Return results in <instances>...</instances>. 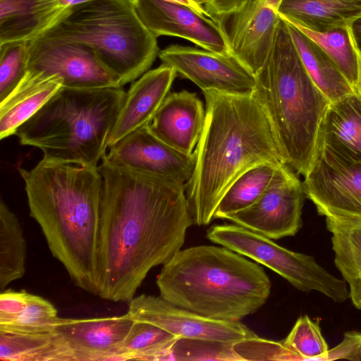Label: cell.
Returning a JSON list of instances; mask_svg holds the SVG:
<instances>
[{"mask_svg": "<svg viewBox=\"0 0 361 361\" xmlns=\"http://www.w3.org/2000/svg\"><path fill=\"white\" fill-rule=\"evenodd\" d=\"M98 170L103 196L95 295L128 303L149 271L180 250L194 224L186 184L104 159Z\"/></svg>", "mask_w": 361, "mask_h": 361, "instance_id": "1", "label": "cell"}, {"mask_svg": "<svg viewBox=\"0 0 361 361\" xmlns=\"http://www.w3.org/2000/svg\"><path fill=\"white\" fill-rule=\"evenodd\" d=\"M205 120L185 194L193 224L208 225L230 185L262 164H286L270 123L253 92L202 91Z\"/></svg>", "mask_w": 361, "mask_h": 361, "instance_id": "2", "label": "cell"}, {"mask_svg": "<svg viewBox=\"0 0 361 361\" xmlns=\"http://www.w3.org/2000/svg\"><path fill=\"white\" fill-rule=\"evenodd\" d=\"M18 171L52 255L75 286L95 295L103 196L98 168L42 159Z\"/></svg>", "mask_w": 361, "mask_h": 361, "instance_id": "3", "label": "cell"}, {"mask_svg": "<svg viewBox=\"0 0 361 361\" xmlns=\"http://www.w3.org/2000/svg\"><path fill=\"white\" fill-rule=\"evenodd\" d=\"M160 296L204 317L240 321L267 302L271 281L262 267L224 246L180 250L157 278Z\"/></svg>", "mask_w": 361, "mask_h": 361, "instance_id": "4", "label": "cell"}, {"mask_svg": "<svg viewBox=\"0 0 361 361\" xmlns=\"http://www.w3.org/2000/svg\"><path fill=\"white\" fill-rule=\"evenodd\" d=\"M255 78L253 94L285 163L304 176L314 160L321 123L331 102L309 75L281 17L269 54Z\"/></svg>", "mask_w": 361, "mask_h": 361, "instance_id": "5", "label": "cell"}, {"mask_svg": "<svg viewBox=\"0 0 361 361\" xmlns=\"http://www.w3.org/2000/svg\"><path fill=\"white\" fill-rule=\"evenodd\" d=\"M123 87L59 89L16 130L23 145L43 159L98 168L124 102Z\"/></svg>", "mask_w": 361, "mask_h": 361, "instance_id": "6", "label": "cell"}, {"mask_svg": "<svg viewBox=\"0 0 361 361\" xmlns=\"http://www.w3.org/2000/svg\"><path fill=\"white\" fill-rule=\"evenodd\" d=\"M39 35L90 47L122 87L148 71L159 53L157 37L139 17L133 0H91L74 6Z\"/></svg>", "mask_w": 361, "mask_h": 361, "instance_id": "7", "label": "cell"}, {"mask_svg": "<svg viewBox=\"0 0 361 361\" xmlns=\"http://www.w3.org/2000/svg\"><path fill=\"white\" fill-rule=\"evenodd\" d=\"M207 238L269 268L299 290L317 291L336 302L350 298L346 282L331 274L312 256L289 250L258 233L236 224L216 225L208 229Z\"/></svg>", "mask_w": 361, "mask_h": 361, "instance_id": "8", "label": "cell"}, {"mask_svg": "<svg viewBox=\"0 0 361 361\" xmlns=\"http://www.w3.org/2000/svg\"><path fill=\"white\" fill-rule=\"evenodd\" d=\"M44 78L57 76L67 88L122 87L86 44L39 35L28 41L25 75Z\"/></svg>", "mask_w": 361, "mask_h": 361, "instance_id": "9", "label": "cell"}, {"mask_svg": "<svg viewBox=\"0 0 361 361\" xmlns=\"http://www.w3.org/2000/svg\"><path fill=\"white\" fill-rule=\"evenodd\" d=\"M305 197L298 173L283 164L276 168L269 184L252 204L224 219L272 240L293 236L302 226Z\"/></svg>", "mask_w": 361, "mask_h": 361, "instance_id": "10", "label": "cell"}, {"mask_svg": "<svg viewBox=\"0 0 361 361\" xmlns=\"http://www.w3.org/2000/svg\"><path fill=\"white\" fill-rule=\"evenodd\" d=\"M302 182L319 215L361 219V163L343 159L318 145Z\"/></svg>", "mask_w": 361, "mask_h": 361, "instance_id": "11", "label": "cell"}, {"mask_svg": "<svg viewBox=\"0 0 361 361\" xmlns=\"http://www.w3.org/2000/svg\"><path fill=\"white\" fill-rule=\"evenodd\" d=\"M135 320L128 314L89 319L59 317L47 361H120L118 348Z\"/></svg>", "mask_w": 361, "mask_h": 361, "instance_id": "12", "label": "cell"}, {"mask_svg": "<svg viewBox=\"0 0 361 361\" xmlns=\"http://www.w3.org/2000/svg\"><path fill=\"white\" fill-rule=\"evenodd\" d=\"M127 313L135 321L156 325L179 338L235 343L257 336L240 321L208 318L179 307L161 296H135L128 302Z\"/></svg>", "mask_w": 361, "mask_h": 361, "instance_id": "13", "label": "cell"}, {"mask_svg": "<svg viewBox=\"0 0 361 361\" xmlns=\"http://www.w3.org/2000/svg\"><path fill=\"white\" fill-rule=\"evenodd\" d=\"M162 63L188 79L202 91L233 94L253 92L255 75L231 54H221L191 47L171 45L159 51Z\"/></svg>", "mask_w": 361, "mask_h": 361, "instance_id": "14", "label": "cell"}, {"mask_svg": "<svg viewBox=\"0 0 361 361\" xmlns=\"http://www.w3.org/2000/svg\"><path fill=\"white\" fill-rule=\"evenodd\" d=\"M104 157L109 164L186 184L195 168L196 152L183 153L142 126L109 147Z\"/></svg>", "mask_w": 361, "mask_h": 361, "instance_id": "15", "label": "cell"}, {"mask_svg": "<svg viewBox=\"0 0 361 361\" xmlns=\"http://www.w3.org/2000/svg\"><path fill=\"white\" fill-rule=\"evenodd\" d=\"M145 26L157 37H178L203 49L231 54L222 23L191 7L166 0H133Z\"/></svg>", "mask_w": 361, "mask_h": 361, "instance_id": "16", "label": "cell"}, {"mask_svg": "<svg viewBox=\"0 0 361 361\" xmlns=\"http://www.w3.org/2000/svg\"><path fill=\"white\" fill-rule=\"evenodd\" d=\"M280 0H256L223 20L231 54L254 75L264 63L271 49L281 18Z\"/></svg>", "mask_w": 361, "mask_h": 361, "instance_id": "17", "label": "cell"}, {"mask_svg": "<svg viewBox=\"0 0 361 361\" xmlns=\"http://www.w3.org/2000/svg\"><path fill=\"white\" fill-rule=\"evenodd\" d=\"M205 120L202 102L194 92H169L149 124L152 133L173 148L187 154L195 151Z\"/></svg>", "mask_w": 361, "mask_h": 361, "instance_id": "18", "label": "cell"}, {"mask_svg": "<svg viewBox=\"0 0 361 361\" xmlns=\"http://www.w3.org/2000/svg\"><path fill=\"white\" fill-rule=\"evenodd\" d=\"M176 71L162 63L132 82L111 130L109 147L132 131L150 123L176 77Z\"/></svg>", "mask_w": 361, "mask_h": 361, "instance_id": "19", "label": "cell"}, {"mask_svg": "<svg viewBox=\"0 0 361 361\" xmlns=\"http://www.w3.org/2000/svg\"><path fill=\"white\" fill-rule=\"evenodd\" d=\"M317 144L343 159L361 163L360 90L331 102L321 123Z\"/></svg>", "mask_w": 361, "mask_h": 361, "instance_id": "20", "label": "cell"}, {"mask_svg": "<svg viewBox=\"0 0 361 361\" xmlns=\"http://www.w3.org/2000/svg\"><path fill=\"white\" fill-rule=\"evenodd\" d=\"M279 16L286 21L314 32H326L348 24L361 16L355 0H280Z\"/></svg>", "mask_w": 361, "mask_h": 361, "instance_id": "21", "label": "cell"}, {"mask_svg": "<svg viewBox=\"0 0 361 361\" xmlns=\"http://www.w3.org/2000/svg\"><path fill=\"white\" fill-rule=\"evenodd\" d=\"M57 76L24 77L15 90L0 104V138L15 135L18 128L38 111L61 87Z\"/></svg>", "mask_w": 361, "mask_h": 361, "instance_id": "22", "label": "cell"}, {"mask_svg": "<svg viewBox=\"0 0 361 361\" xmlns=\"http://www.w3.org/2000/svg\"><path fill=\"white\" fill-rule=\"evenodd\" d=\"M334 263L349 286L350 299L361 310V219L326 218Z\"/></svg>", "mask_w": 361, "mask_h": 361, "instance_id": "23", "label": "cell"}, {"mask_svg": "<svg viewBox=\"0 0 361 361\" xmlns=\"http://www.w3.org/2000/svg\"><path fill=\"white\" fill-rule=\"evenodd\" d=\"M286 22L306 70L314 83L331 102L356 90L334 62L314 42L294 25Z\"/></svg>", "mask_w": 361, "mask_h": 361, "instance_id": "24", "label": "cell"}, {"mask_svg": "<svg viewBox=\"0 0 361 361\" xmlns=\"http://www.w3.org/2000/svg\"><path fill=\"white\" fill-rule=\"evenodd\" d=\"M26 242L20 223L4 202H0V289L25 272Z\"/></svg>", "mask_w": 361, "mask_h": 361, "instance_id": "25", "label": "cell"}, {"mask_svg": "<svg viewBox=\"0 0 361 361\" xmlns=\"http://www.w3.org/2000/svg\"><path fill=\"white\" fill-rule=\"evenodd\" d=\"M180 338L147 322L135 321L121 343V360H171L174 343Z\"/></svg>", "mask_w": 361, "mask_h": 361, "instance_id": "26", "label": "cell"}, {"mask_svg": "<svg viewBox=\"0 0 361 361\" xmlns=\"http://www.w3.org/2000/svg\"><path fill=\"white\" fill-rule=\"evenodd\" d=\"M294 25L329 56L354 89L359 90L361 85V58L348 25L322 32Z\"/></svg>", "mask_w": 361, "mask_h": 361, "instance_id": "27", "label": "cell"}, {"mask_svg": "<svg viewBox=\"0 0 361 361\" xmlns=\"http://www.w3.org/2000/svg\"><path fill=\"white\" fill-rule=\"evenodd\" d=\"M271 164L254 166L237 178L220 200L214 219H224L252 204L269 184L276 168Z\"/></svg>", "mask_w": 361, "mask_h": 361, "instance_id": "28", "label": "cell"}, {"mask_svg": "<svg viewBox=\"0 0 361 361\" xmlns=\"http://www.w3.org/2000/svg\"><path fill=\"white\" fill-rule=\"evenodd\" d=\"M59 318L56 309L49 300L30 294L25 309L13 319L0 323V331L16 334L51 333Z\"/></svg>", "mask_w": 361, "mask_h": 361, "instance_id": "29", "label": "cell"}, {"mask_svg": "<svg viewBox=\"0 0 361 361\" xmlns=\"http://www.w3.org/2000/svg\"><path fill=\"white\" fill-rule=\"evenodd\" d=\"M52 336L47 334H16L0 331L1 361H45Z\"/></svg>", "mask_w": 361, "mask_h": 361, "instance_id": "30", "label": "cell"}, {"mask_svg": "<svg viewBox=\"0 0 361 361\" xmlns=\"http://www.w3.org/2000/svg\"><path fill=\"white\" fill-rule=\"evenodd\" d=\"M320 319L312 320L307 315L300 317L283 344L300 360H320L329 350L321 331Z\"/></svg>", "mask_w": 361, "mask_h": 361, "instance_id": "31", "label": "cell"}, {"mask_svg": "<svg viewBox=\"0 0 361 361\" xmlns=\"http://www.w3.org/2000/svg\"><path fill=\"white\" fill-rule=\"evenodd\" d=\"M28 41L0 44V104L20 84L27 72Z\"/></svg>", "mask_w": 361, "mask_h": 361, "instance_id": "32", "label": "cell"}, {"mask_svg": "<svg viewBox=\"0 0 361 361\" xmlns=\"http://www.w3.org/2000/svg\"><path fill=\"white\" fill-rule=\"evenodd\" d=\"M48 0H0V44L18 40Z\"/></svg>", "mask_w": 361, "mask_h": 361, "instance_id": "33", "label": "cell"}, {"mask_svg": "<svg viewBox=\"0 0 361 361\" xmlns=\"http://www.w3.org/2000/svg\"><path fill=\"white\" fill-rule=\"evenodd\" d=\"M233 343L198 338H178L171 360H241L233 349Z\"/></svg>", "mask_w": 361, "mask_h": 361, "instance_id": "34", "label": "cell"}, {"mask_svg": "<svg viewBox=\"0 0 361 361\" xmlns=\"http://www.w3.org/2000/svg\"><path fill=\"white\" fill-rule=\"evenodd\" d=\"M233 349L241 360H300L282 341H267L258 336L233 343Z\"/></svg>", "mask_w": 361, "mask_h": 361, "instance_id": "35", "label": "cell"}, {"mask_svg": "<svg viewBox=\"0 0 361 361\" xmlns=\"http://www.w3.org/2000/svg\"><path fill=\"white\" fill-rule=\"evenodd\" d=\"M345 359L352 361L361 360V332L347 331L341 342L322 356L320 360L330 361Z\"/></svg>", "mask_w": 361, "mask_h": 361, "instance_id": "36", "label": "cell"}, {"mask_svg": "<svg viewBox=\"0 0 361 361\" xmlns=\"http://www.w3.org/2000/svg\"><path fill=\"white\" fill-rule=\"evenodd\" d=\"M30 293L25 290H6L0 294V323L18 315L26 307Z\"/></svg>", "mask_w": 361, "mask_h": 361, "instance_id": "37", "label": "cell"}, {"mask_svg": "<svg viewBox=\"0 0 361 361\" xmlns=\"http://www.w3.org/2000/svg\"><path fill=\"white\" fill-rule=\"evenodd\" d=\"M256 0H209L204 8L209 16L222 21L245 4Z\"/></svg>", "mask_w": 361, "mask_h": 361, "instance_id": "38", "label": "cell"}, {"mask_svg": "<svg viewBox=\"0 0 361 361\" xmlns=\"http://www.w3.org/2000/svg\"><path fill=\"white\" fill-rule=\"evenodd\" d=\"M348 27L356 50L361 58V16L353 19Z\"/></svg>", "mask_w": 361, "mask_h": 361, "instance_id": "39", "label": "cell"}, {"mask_svg": "<svg viewBox=\"0 0 361 361\" xmlns=\"http://www.w3.org/2000/svg\"><path fill=\"white\" fill-rule=\"evenodd\" d=\"M170 1H174L177 3H180L186 6H188L191 7L192 8L195 9V11H198L199 13H201L202 14L207 15L208 16L209 14L204 9V6L198 4L197 2H195L194 0H166Z\"/></svg>", "mask_w": 361, "mask_h": 361, "instance_id": "40", "label": "cell"}, {"mask_svg": "<svg viewBox=\"0 0 361 361\" xmlns=\"http://www.w3.org/2000/svg\"><path fill=\"white\" fill-rule=\"evenodd\" d=\"M194 1L202 6H204V5L209 1V0H194Z\"/></svg>", "mask_w": 361, "mask_h": 361, "instance_id": "41", "label": "cell"}, {"mask_svg": "<svg viewBox=\"0 0 361 361\" xmlns=\"http://www.w3.org/2000/svg\"><path fill=\"white\" fill-rule=\"evenodd\" d=\"M359 90H360V92H361V85H360V88H359Z\"/></svg>", "mask_w": 361, "mask_h": 361, "instance_id": "42", "label": "cell"}, {"mask_svg": "<svg viewBox=\"0 0 361 361\" xmlns=\"http://www.w3.org/2000/svg\"><path fill=\"white\" fill-rule=\"evenodd\" d=\"M355 1H361V0H355Z\"/></svg>", "mask_w": 361, "mask_h": 361, "instance_id": "43", "label": "cell"}]
</instances>
